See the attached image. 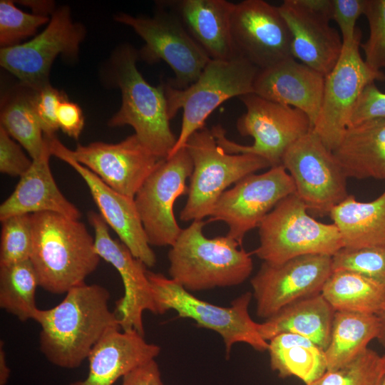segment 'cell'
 Listing matches in <instances>:
<instances>
[{
    "label": "cell",
    "mask_w": 385,
    "mask_h": 385,
    "mask_svg": "<svg viewBox=\"0 0 385 385\" xmlns=\"http://www.w3.org/2000/svg\"><path fill=\"white\" fill-rule=\"evenodd\" d=\"M109 299L104 287L83 283L68 291L58 305L37 310L34 320L41 326L40 349L49 362L77 368L108 330L120 327Z\"/></svg>",
    "instance_id": "1"
},
{
    "label": "cell",
    "mask_w": 385,
    "mask_h": 385,
    "mask_svg": "<svg viewBox=\"0 0 385 385\" xmlns=\"http://www.w3.org/2000/svg\"><path fill=\"white\" fill-rule=\"evenodd\" d=\"M31 219L30 261L39 287L53 294H66L85 283L101 260L94 237L85 224L51 212L31 214Z\"/></svg>",
    "instance_id": "2"
},
{
    "label": "cell",
    "mask_w": 385,
    "mask_h": 385,
    "mask_svg": "<svg viewBox=\"0 0 385 385\" xmlns=\"http://www.w3.org/2000/svg\"><path fill=\"white\" fill-rule=\"evenodd\" d=\"M206 222L195 220L182 229L168 254L170 279L190 292L239 285L253 270L251 254L235 240L206 237Z\"/></svg>",
    "instance_id": "3"
},
{
    "label": "cell",
    "mask_w": 385,
    "mask_h": 385,
    "mask_svg": "<svg viewBox=\"0 0 385 385\" xmlns=\"http://www.w3.org/2000/svg\"><path fill=\"white\" fill-rule=\"evenodd\" d=\"M138 51L124 43L113 52L108 63L111 82L121 92V106L108 120L111 127L130 125L140 141L160 159L173 150L177 137L170 125L162 85L149 84L137 67Z\"/></svg>",
    "instance_id": "4"
},
{
    "label": "cell",
    "mask_w": 385,
    "mask_h": 385,
    "mask_svg": "<svg viewBox=\"0 0 385 385\" xmlns=\"http://www.w3.org/2000/svg\"><path fill=\"white\" fill-rule=\"evenodd\" d=\"M259 71L238 56L211 59L198 79L185 89L175 88L168 81L162 83L169 118L173 119L180 109L183 110L180 131L169 156L184 148L190 136L205 127L207 118L223 102L254 93Z\"/></svg>",
    "instance_id": "5"
},
{
    "label": "cell",
    "mask_w": 385,
    "mask_h": 385,
    "mask_svg": "<svg viewBox=\"0 0 385 385\" xmlns=\"http://www.w3.org/2000/svg\"><path fill=\"white\" fill-rule=\"evenodd\" d=\"M185 147L193 169L189 178L188 198L180 213L183 222L209 217L220 197L232 185L257 171L271 168L264 158L253 154H231L217 143L205 126L194 133Z\"/></svg>",
    "instance_id": "6"
},
{
    "label": "cell",
    "mask_w": 385,
    "mask_h": 385,
    "mask_svg": "<svg viewBox=\"0 0 385 385\" xmlns=\"http://www.w3.org/2000/svg\"><path fill=\"white\" fill-rule=\"evenodd\" d=\"M258 229L260 242L254 253L263 262L281 263L307 255L332 257L343 248L336 225L311 217L295 193L278 202Z\"/></svg>",
    "instance_id": "7"
},
{
    "label": "cell",
    "mask_w": 385,
    "mask_h": 385,
    "mask_svg": "<svg viewBox=\"0 0 385 385\" xmlns=\"http://www.w3.org/2000/svg\"><path fill=\"white\" fill-rule=\"evenodd\" d=\"M246 111L237 120L242 136L253 144L245 145L229 140L225 130L217 125L211 129L217 144L231 154H253L265 159L271 167L282 165L287 150L312 130L308 116L300 110L251 93L239 97Z\"/></svg>",
    "instance_id": "8"
},
{
    "label": "cell",
    "mask_w": 385,
    "mask_h": 385,
    "mask_svg": "<svg viewBox=\"0 0 385 385\" xmlns=\"http://www.w3.org/2000/svg\"><path fill=\"white\" fill-rule=\"evenodd\" d=\"M160 314L175 310L178 317L195 321L198 327L218 333L228 356L236 343H245L254 349L268 351L269 342L260 334L259 323L249 314L252 293L247 292L235 299L230 307H220L201 300L170 278L147 271Z\"/></svg>",
    "instance_id": "9"
},
{
    "label": "cell",
    "mask_w": 385,
    "mask_h": 385,
    "mask_svg": "<svg viewBox=\"0 0 385 385\" xmlns=\"http://www.w3.org/2000/svg\"><path fill=\"white\" fill-rule=\"evenodd\" d=\"M152 17L121 13L117 22L132 28L145 45L138 51L139 59L148 63L165 61L174 78L168 82L185 89L194 83L211 60L187 31L178 17L161 3Z\"/></svg>",
    "instance_id": "10"
},
{
    "label": "cell",
    "mask_w": 385,
    "mask_h": 385,
    "mask_svg": "<svg viewBox=\"0 0 385 385\" xmlns=\"http://www.w3.org/2000/svg\"><path fill=\"white\" fill-rule=\"evenodd\" d=\"M361 32L343 43L341 55L325 76L322 103L312 130L332 151L338 145L349 125L356 102L364 89L385 80L381 71L374 70L360 53Z\"/></svg>",
    "instance_id": "11"
},
{
    "label": "cell",
    "mask_w": 385,
    "mask_h": 385,
    "mask_svg": "<svg viewBox=\"0 0 385 385\" xmlns=\"http://www.w3.org/2000/svg\"><path fill=\"white\" fill-rule=\"evenodd\" d=\"M193 164L185 146L161 160L134 197V202L151 246H172L180 235L173 207L180 196L188 195L186 181Z\"/></svg>",
    "instance_id": "12"
},
{
    "label": "cell",
    "mask_w": 385,
    "mask_h": 385,
    "mask_svg": "<svg viewBox=\"0 0 385 385\" xmlns=\"http://www.w3.org/2000/svg\"><path fill=\"white\" fill-rule=\"evenodd\" d=\"M282 165L308 210L329 214L349 196L347 178L333 152L312 130L287 150Z\"/></svg>",
    "instance_id": "13"
},
{
    "label": "cell",
    "mask_w": 385,
    "mask_h": 385,
    "mask_svg": "<svg viewBox=\"0 0 385 385\" xmlns=\"http://www.w3.org/2000/svg\"><path fill=\"white\" fill-rule=\"evenodd\" d=\"M86 31L72 20L70 9L61 6L51 14L44 30L29 41L1 48L0 64L20 83L34 90L50 85L49 73L56 58L62 54L76 58Z\"/></svg>",
    "instance_id": "14"
},
{
    "label": "cell",
    "mask_w": 385,
    "mask_h": 385,
    "mask_svg": "<svg viewBox=\"0 0 385 385\" xmlns=\"http://www.w3.org/2000/svg\"><path fill=\"white\" fill-rule=\"evenodd\" d=\"M52 155L73 158L115 191L134 198L160 159L134 133L118 143L93 142L70 150L55 136L45 135Z\"/></svg>",
    "instance_id": "15"
},
{
    "label": "cell",
    "mask_w": 385,
    "mask_h": 385,
    "mask_svg": "<svg viewBox=\"0 0 385 385\" xmlns=\"http://www.w3.org/2000/svg\"><path fill=\"white\" fill-rule=\"evenodd\" d=\"M295 192L294 182L282 165L251 174L225 190L215 202L208 222L228 227L227 236L240 245L247 232L258 227L265 216L287 196Z\"/></svg>",
    "instance_id": "16"
},
{
    "label": "cell",
    "mask_w": 385,
    "mask_h": 385,
    "mask_svg": "<svg viewBox=\"0 0 385 385\" xmlns=\"http://www.w3.org/2000/svg\"><path fill=\"white\" fill-rule=\"evenodd\" d=\"M332 272V257L326 255L263 262L250 280L257 315L267 319L294 302L320 294Z\"/></svg>",
    "instance_id": "17"
},
{
    "label": "cell",
    "mask_w": 385,
    "mask_h": 385,
    "mask_svg": "<svg viewBox=\"0 0 385 385\" xmlns=\"http://www.w3.org/2000/svg\"><path fill=\"white\" fill-rule=\"evenodd\" d=\"M230 34L235 56L260 70L292 57L291 34L279 8L263 0L235 4Z\"/></svg>",
    "instance_id": "18"
},
{
    "label": "cell",
    "mask_w": 385,
    "mask_h": 385,
    "mask_svg": "<svg viewBox=\"0 0 385 385\" xmlns=\"http://www.w3.org/2000/svg\"><path fill=\"white\" fill-rule=\"evenodd\" d=\"M87 217L94 231L96 253L115 268L123 282L124 294L116 301L115 309L120 328L135 330L144 337L143 312L160 314L148 279L147 267L123 242L111 237L108 225L100 214L90 211Z\"/></svg>",
    "instance_id": "19"
},
{
    "label": "cell",
    "mask_w": 385,
    "mask_h": 385,
    "mask_svg": "<svg viewBox=\"0 0 385 385\" xmlns=\"http://www.w3.org/2000/svg\"><path fill=\"white\" fill-rule=\"evenodd\" d=\"M278 8L291 34L292 56L326 76L343 46L329 16L309 7L303 0H285Z\"/></svg>",
    "instance_id": "20"
},
{
    "label": "cell",
    "mask_w": 385,
    "mask_h": 385,
    "mask_svg": "<svg viewBox=\"0 0 385 385\" xmlns=\"http://www.w3.org/2000/svg\"><path fill=\"white\" fill-rule=\"evenodd\" d=\"M325 76L293 57L260 70L254 93L304 112L313 126L319 115Z\"/></svg>",
    "instance_id": "21"
},
{
    "label": "cell",
    "mask_w": 385,
    "mask_h": 385,
    "mask_svg": "<svg viewBox=\"0 0 385 385\" xmlns=\"http://www.w3.org/2000/svg\"><path fill=\"white\" fill-rule=\"evenodd\" d=\"M56 157L68 164L83 178L100 215L118 235L120 242L147 267H153L156 257L148 243L134 199L112 189L73 158L63 155Z\"/></svg>",
    "instance_id": "22"
},
{
    "label": "cell",
    "mask_w": 385,
    "mask_h": 385,
    "mask_svg": "<svg viewBox=\"0 0 385 385\" xmlns=\"http://www.w3.org/2000/svg\"><path fill=\"white\" fill-rule=\"evenodd\" d=\"M120 330L112 328L101 338L87 358V376L68 385H113L160 354V347L147 342L138 332Z\"/></svg>",
    "instance_id": "23"
},
{
    "label": "cell",
    "mask_w": 385,
    "mask_h": 385,
    "mask_svg": "<svg viewBox=\"0 0 385 385\" xmlns=\"http://www.w3.org/2000/svg\"><path fill=\"white\" fill-rule=\"evenodd\" d=\"M52 155L49 143L44 136L40 155L17 183L13 192L0 205V220L11 216L51 212L79 220V210L62 194L49 165Z\"/></svg>",
    "instance_id": "24"
},
{
    "label": "cell",
    "mask_w": 385,
    "mask_h": 385,
    "mask_svg": "<svg viewBox=\"0 0 385 385\" xmlns=\"http://www.w3.org/2000/svg\"><path fill=\"white\" fill-rule=\"evenodd\" d=\"M161 4L178 17L210 59L235 57L230 34L234 3L225 0H175Z\"/></svg>",
    "instance_id": "25"
},
{
    "label": "cell",
    "mask_w": 385,
    "mask_h": 385,
    "mask_svg": "<svg viewBox=\"0 0 385 385\" xmlns=\"http://www.w3.org/2000/svg\"><path fill=\"white\" fill-rule=\"evenodd\" d=\"M332 152L347 178L385 180V120L348 128Z\"/></svg>",
    "instance_id": "26"
},
{
    "label": "cell",
    "mask_w": 385,
    "mask_h": 385,
    "mask_svg": "<svg viewBox=\"0 0 385 385\" xmlns=\"http://www.w3.org/2000/svg\"><path fill=\"white\" fill-rule=\"evenodd\" d=\"M334 314L335 310L320 293L283 307L259 323V332L268 342L282 333L296 334L324 351L329 342Z\"/></svg>",
    "instance_id": "27"
},
{
    "label": "cell",
    "mask_w": 385,
    "mask_h": 385,
    "mask_svg": "<svg viewBox=\"0 0 385 385\" xmlns=\"http://www.w3.org/2000/svg\"><path fill=\"white\" fill-rule=\"evenodd\" d=\"M329 215L340 233L343 248L385 247V190L369 202L357 201L349 195Z\"/></svg>",
    "instance_id": "28"
},
{
    "label": "cell",
    "mask_w": 385,
    "mask_h": 385,
    "mask_svg": "<svg viewBox=\"0 0 385 385\" xmlns=\"http://www.w3.org/2000/svg\"><path fill=\"white\" fill-rule=\"evenodd\" d=\"M270 362L281 378L296 376L305 385L327 371L324 351L309 339L292 333L280 334L269 341Z\"/></svg>",
    "instance_id": "29"
},
{
    "label": "cell",
    "mask_w": 385,
    "mask_h": 385,
    "mask_svg": "<svg viewBox=\"0 0 385 385\" xmlns=\"http://www.w3.org/2000/svg\"><path fill=\"white\" fill-rule=\"evenodd\" d=\"M379 321L376 314L335 311L330 339L324 350L327 371L351 362L377 338Z\"/></svg>",
    "instance_id": "30"
},
{
    "label": "cell",
    "mask_w": 385,
    "mask_h": 385,
    "mask_svg": "<svg viewBox=\"0 0 385 385\" xmlns=\"http://www.w3.org/2000/svg\"><path fill=\"white\" fill-rule=\"evenodd\" d=\"M321 294L335 311L376 314L385 305V288L351 270L332 271Z\"/></svg>",
    "instance_id": "31"
},
{
    "label": "cell",
    "mask_w": 385,
    "mask_h": 385,
    "mask_svg": "<svg viewBox=\"0 0 385 385\" xmlns=\"http://www.w3.org/2000/svg\"><path fill=\"white\" fill-rule=\"evenodd\" d=\"M34 89L19 83L1 101V125L28 153L37 158L43 148L44 135L33 103Z\"/></svg>",
    "instance_id": "32"
},
{
    "label": "cell",
    "mask_w": 385,
    "mask_h": 385,
    "mask_svg": "<svg viewBox=\"0 0 385 385\" xmlns=\"http://www.w3.org/2000/svg\"><path fill=\"white\" fill-rule=\"evenodd\" d=\"M38 277L30 260L0 265V307L20 321L34 319Z\"/></svg>",
    "instance_id": "33"
},
{
    "label": "cell",
    "mask_w": 385,
    "mask_h": 385,
    "mask_svg": "<svg viewBox=\"0 0 385 385\" xmlns=\"http://www.w3.org/2000/svg\"><path fill=\"white\" fill-rule=\"evenodd\" d=\"M384 374V358L367 348L346 366L327 371L307 385H380Z\"/></svg>",
    "instance_id": "34"
},
{
    "label": "cell",
    "mask_w": 385,
    "mask_h": 385,
    "mask_svg": "<svg viewBox=\"0 0 385 385\" xmlns=\"http://www.w3.org/2000/svg\"><path fill=\"white\" fill-rule=\"evenodd\" d=\"M1 222L0 265L30 260L32 251L31 214L11 216Z\"/></svg>",
    "instance_id": "35"
},
{
    "label": "cell",
    "mask_w": 385,
    "mask_h": 385,
    "mask_svg": "<svg viewBox=\"0 0 385 385\" xmlns=\"http://www.w3.org/2000/svg\"><path fill=\"white\" fill-rule=\"evenodd\" d=\"M47 16L29 14L17 8L12 1H0V45L1 48L21 43L34 36L42 25L48 23Z\"/></svg>",
    "instance_id": "36"
},
{
    "label": "cell",
    "mask_w": 385,
    "mask_h": 385,
    "mask_svg": "<svg viewBox=\"0 0 385 385\" xmlns=\"http://www.w3.org/2000/svg\"><path fill=\"white\" fill-rule=\"evenodd\" d=\"M340 270L359 272L385 288V247L341 249L332 256V271Z\"/></svg>",
    "instance_id": "37"
},
{
    "label": "cell",
    "mask_w": 385,
    "mask_h": 385,
    "mask_svg": "<svg viewBox=\"0 0 385 385\" xmlns=\"http://www.w3.org/2000/svg\"><path fill=\"white\" fill-rule=\"evenodd\" d=\"M364 15L366 17L369 35L361 43L366 63L372 69L385 68V0H366Z\"/></svg>",
    "instance_id": "38"
},
{
    "label": "cell",
    "mask_w": 385,
    "mask_h": 385,
    "mask_svg": "<svg viewBox=\"0 0 385 385\" xmlns=\"http://www.w3.org/2000/svg\"><path fill=\"white\" fill-rule=\"evenodd\" d=\"M66 99V95L53 88L51 84L38 90L34 89V107L43 135H55V133L59 129L57 112L59 105Z\"/></svg>",
    "instance_id": "39"
},
{
    "label": "cell",
    "mask_w": 385,
    "mask_h": 385,
    "mask_svg": "<svg viewBox=\"0 0 385 385\" xmlns=\"http://www.w3.org/2000/svg\"><path fill=\"white\" fill-rule=\"evenodd\" d=\"M377 120H385V93L381 92L375 83H371L360 95L348 128Z\"/></svg>",
    "instance_id": "40"
},
{
    "label": "cell",
    "mask_w": 385,
    "mask_h": 385,
    "mask_svg": "<svg viewBox=\"0 0 385 385\" xmlns=\"http://www.w3.org/2000/svg\"><path fill=\"white\" fill-rule=\"evenodd\" d=\"M366 0H331V20L338 25L343 43L351 42L358 28L356 22L364 14Z\"/></svg>",
    "instance_id": "41"
},
{
    "label": "cell",
    "mask_w": 385,
    "mask_h": 385,
    "mask_svg": "<svg viewBox=\"0 0 385 385\" xmlns=\"http://www.w3.org/2000/svg\"><path fill=\"white\" fill-rule=\"evenodd\" d=\"M8 133L0 126V172L10 176L21 177L32 165L28 158Z\"/></svg>",
    "instance_id": "42"
},
{
    "label": "cell",
    "mask_w": 385,
    "mask_h": 385,
    "mask_svg": "<svg viewBox=\"0 0 385 385\" xmlns=\"http://www.w3.org/2000/svg\"><path fill=\"white\" fill-rule=\"evenodd\" d=\"M58 128L69 137L78 140L84 127V117L81 108L67 99L59 105L57 112Z\"/></svg>",
    "instance_id": "43"
},
{
    "label": "cell",
    "mask_w": 385,
    "mask_h": 385,
    "mask_svg": "<svg viewBox=\"0 0 385 385\" xmlns=\"http://www.w3.org/2000/svg\"><path fill=\"white\" fill-rule=\"evenodd\" d=\"M121 385H164L155 359L146 362L123 377Z\"/></svg>",
    "instance_id": "44"
},
{
    "label": "cell",
    "mask_w": 385,
    "mask_h": 385,
    "mask_svg": "<svg viewBox=\"0 0 385 385\" xmlns=\"http://www.w3.org/2000/svg\"><path fill=\"white\" fill-rule=\"evenodd\" d=\"M11 370L6 361L4 342L0 343V385H6L10 376Z\"/></svg>",
    "instance_id": "45"
},
{
    "label": "cell",
    "mask_w": 385,
    "mask_h": 385,
    "mask_svg": "<svg viewBox=\"0 0 385 385\" xmlns=\"http://www.w3.org/2000/svg\"><path fill=\"white\" fill-rule=\"evenodd\" d=\"M376 315L379 321V333L376 339L385 348V305Z\"/></svg>",
    "instance_id": "46"
},
{
    "label": "cell",
    "mask_w": 385,
    "mask_h": 385,
    "mask_svg": "<svg viewBox=\"0 0 385 385\" xmlns=\"http://www.w3.org/2000/svg\"><path fill=\"white\" fill-rule=\"evenodd\" d=\"M383 358H384V374H383V377H382L380 385H385V355L383 356Z\"/></svg>",
    "instance_id": "47"
}]
</instances>
